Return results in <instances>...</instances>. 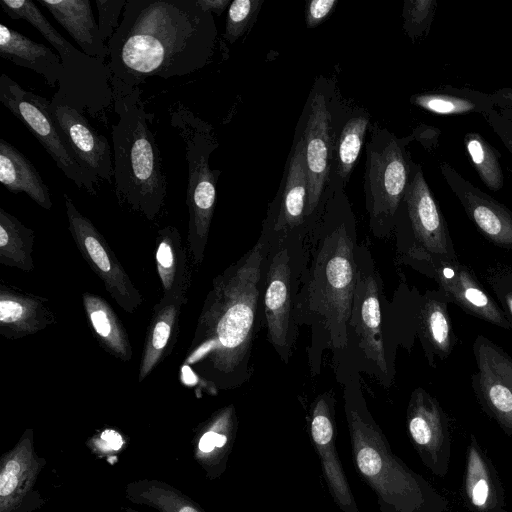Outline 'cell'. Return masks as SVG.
Masks as SVG:
<instances>
[{
  "label": "cell",
  "instance_id": "40",
  "mask_svg": "<svg viewBox=\"0 0 512 512\" xmlns=\"http://www.w3.org/2000/svg\"><path fill=\"white\" fill-rule=\"evenodd\" d=\"M336 0H314L309 3L306 21L308 27H314L320 24L332 11Z\"/></svg>",
  "mask_w": 512,
  "mask_h": 512
},
{
  "label": "cell",
  "instance_id": "42",
  "mask_svg": "<svg viewBox=\"0 0 512 512\" xmlns=\"http://www.w3.org/2000/svg\"><path fill=\"white\" fill-rule=\"evenodd\" d=\"M17 483L18 479L16 475L3 470L0 476V495H10L15 490Z\"/></svg>",
  "mask_w": 512,
  "mask_h": 512
},
{
  "label": "cell",
  "instance_id": "36",
  "mask_svg": "<svg viewBox=\"0 0 512 512\" xmlns=\"http://www.w3.org/2000/svg\"><path fill=\"white\" fill-rule=\"evenodd\" d=\"M260 4L259 1L250 0H235L230 4L225 27V38L229 42H234L246 31Z\"/></svg>",
  "mask_w": 512,
  "mask_h": 512
},
{
  "label": "cell",
  "instance_id": "13",
  "mask_svg": "<svg viewBox=\"0 0 512 512\" xmlns=\"http://www.w3.org/2000/svg\"><path fill=\"white\" fill-rule=\"evenodd\" d=\"M406 425L422 463L434 475L445 477L451 458L449 420L439 402L421 387L410 397Z\"/></svg>",
  "mask_w": 512,
  "mask_h": 512
},
{
  "label": "cell",
  "instance_id": "24",
  "mask_svg": "<svg viewBox=\"0 0 512 512\" xmlns=\"http://www.w3.org/2000/svg\"><path fill=\"white\" fill-rule=\"evenodd\" d=\"M86 55L105 60L109 48L102 41L90 0H38Z\"/></svg>",
  "mask_w": 512,
  "mask_h": 512
},
{
  "label": "cell",
  "instance_id": "4",
  "mask_svg": "<svg viewBox=\"0 0 512 512\" xmlns=\"http://www.w3.org/2000/svg\"><path fill=\"white\" fill-rule=\"evenodd\" d=\"M344 408L355 467L380 512H446L448 500L393 453L366 407L346 398Z\"/></svg>",
  "mask_w": 512,
  "mask_h": 512
},
{
  "label": "cell",
  "instance_id": "28",
  "mask_svg": "<svg viewBox=\"0 0 512 512\" xmlns=\"http://www.w3.org/2000/svg\"><path fill=\"white\" fill-rule=\"evenodd\" d=\"M0 182L12 193H26L46 210L52 207L50 190L33 163L5 139H0Z\"/></svg>",
  "mask_w": 512,
  "mask_h": 512
},
{
  "label": "cell",
  "instance_id": "9",
  "mask_svg": "<svg viewBox=\"0 0 512 512\" xmlns=\"http://www.w3.org/2000/svg\"><path fill=\"white\" fill-rule=\"evenodd\" d=\"M64 203L69 232L83 259L101 279L105 290L117 305L128 313H134L143 302L141 293L104 236L76 208L67 194H64Z\"/></svg>",
  "mask_w": 512,
  "mask_h": 512
},
{
  "label": "cell",
  "instance_id": "20",
  "mask_svg": "<svg viewBox=\"0 0 512 512\" xmlns=\"http://www.w3.org/2000/svg\"><path fill=\"white\" fill-rule=\"evenodd\" d=\"M330 116L324 97L315 94L304 132L308 194L305 216L317 208L328 172Z\"/></svg>",
  "mask_w": 512,
  "mask_h": 512
},
{
  "label": "cell",
  "instance_id": "19",
  "mask_svg": "<svg viewBox=\"0 0 512 512\" xmlns=\"http://www.w3.org/2000/svg\"><path fill=\"white\" fill-rule=\"evenodd\" d=\"M349 326L353 327L364 356L386 376L388 365L382 333L379 286L375 277L357 271V282Z\"/></svg>",
  "mask_w": 512,
  "mask_h": 512
},
{
  "label": "cell",
  "instance_id": "22",
  "mask_svg": "<svg viewBox=\"0 0 512 512\" xmlns=\"http://www.w3.org/2000/svg\"><path fill=\"white\" fill-rule=\"evenodd\" d=\"M463 495L471 512H506L497 471L474 434L470 435L466 450Z\"/></svg>",
  "mask_w": 512,
  "mask_h": 512
},
{
  "label": "cell",
  "instance_id": "25",
  "mask_svg": "<svg viewBox=\"0 0 512 512\" xmlns=\"http://www.w3.org/2000/svg\"><path fill=\"white\" fill-rule=\"evenodd\" d=\"M155 261L163 290L160 300H187L191 272L181 235L176 227L169 225L158 230Z\"/></svg>",
  "mask_w": 512,
  "mask_h": 512
},
{
  "label": "cell",
  "instance_id": "26",
  "mask_svg": "<svg viewBox=\"0 0 512 512\" xmlns=\"http://www.w3.org/2000/svg\"><path fill=\"white\" fill-rule=\"evenodd\" d=\"M0 56L17 66L42 75L54 88L64 75L59 55L43 43L35 42L20 32L0 23Z\"/></svg>",
  "mask_w": 512,
  "mask_h": 512
},
{
  "label": "cell",
  "instance_id": "14",
  "mask_svg": "<svg viewBox=\"0 0 512 512\" xmlns=\"http://www.w3.org/2000/svg\"><path fill=\"white\" fill-rule=\"evenodd\" d=\"M403 201L413 236L408 249L440 258L458 259L448 225L419 165H411Z\"/></svg>",
  "mask_w": 512,
  "mask_h": 512
},
{
  "label": "cell",
  "instance_id": "29",
  "mask_svg": "<svg viewBox=\"0 0 512 512\" xmlns=\"http://www.w3.org/2000/svg\"><path fill=\"white\" fill-rule=\"evenodd\" d=\"M411 102L425 111L444 116L476 113L484 118L495 109L490 93L450 85L416 94Z\"/></svg>",
  "mask_w": 512,
  "mask_h": 512
},
{
  "label": "cell",
  "instance_id": "31",
  "mask_svg": "<svg viewBox=\"0 0 512 512\" xmlns=\"http://www.w3.org/2000/svg\"><path fill=\"white\" fill-rule=\"evenodd\" d=\"M308 194V174L306 166L305 140L300 138L294 149L286 186L275 229L289 230L302 224Z\"/></svg>",
  "mask_w": 512,
  "mask_h": 512
},
{
  "label": "cell",
  "instance_id": "30",
  "mask_svg": "<svg viewBox=\"0 0 512 512\" xmlns=\"http://www.w3.org/2000/svg\"><path fill=\"white\" fill-rule=\"evenodd\" d=\"M84 311L100 346L111 356L128 362L132 346L128 333L109 303L94 293L82 294Z\"/></svg>",
  "mask_w": 512,
  "mask_h": 512
},
{
  "label": "cell",
  "instance_id": "33",
  "mask_svg": "<svg viewBox=\"0 0 512 512\" xmlns=\"http://www.w3.org/2000/svg\"><path fill=\"white\" fill-rule=\"evenodd\" d=\"M464 145L471 165L484 185L493 192L504 186V173L500 164V152L481 134L466 133Z\"/></svg>",
  "mask_w": 512,
  "mask_h": 512
},
{
  "label": "cell",
  "instance_id": "44",
  "mask_svg": "<svg viewBox=\"0 0 512 512\" xmlns=\"http://www.w3.org/2000/svg\"><path fill=\"white\" fill-rule=\"evenodd\" d=\"M101 438L113 450L120 449L123 444L121 435L114 430H105Z\"/></svg>",
  "mask_w": 512,
  "mask_h": 512
},
{
  "label": "cell",
  "instance_id": "12",
  "mask_svg": "<svg viewBox=\"0 0 512 512\" xmlns=\"http://www.w3.org/2000/svg\"><path fill=\"white\" fill-rule=\"evenodd\" d=\"M49 111L66 148L82 169L97 182L102 179L112 184L114 170L107 138L58 91L50 101Z\"/></svg>",
  "mask_w": 512,
  "mask_h": 512
},
{
  "label": "cell",
  "instance_id": "39",
  "mask_svg": "<svg viewBox=\"0 0 512 512\" xmlns=\"http://www.w3.org/2000/svg\"><path fill=\"white\" fill-rule=\"evenodd\" d=\"M484 119L512 155V120L504 117L496 109H493Z\"/></svg>",
  "mask_w": 512,
  "mask_h": 512
},
{
  "label": "cell",
  "instance_id": "46",
  "mask_svg": "<svg viewBox=\"0 0 512 512\" xmlns=\"http://www.w3.org/2000/svg\"><path fill=\"white\" fill-rule=\"evenodd\" d=\"M4 470L14 475H17V473L20 471V465L17 461L11 460L6 464Z\"/></svg>",
  "mask_w": 512,
  "mask_h": 512
},
{
  "label": "cell",
  "instance_id": "45",
  "mask_svg": "<svg viewBox=\"0 0 512 512\" xmlns=\"http://www.w3.org/2000/svg\"><path fill=\"white\" fill-rule=\"evenodd\" d=\"M216 433H217L216 431L211 430V431L204 433V435L201 437L200 442H199V449L202 452L208 453L216 447V444H215Z\"/></svg>",
  "mask_w": 512,
  "mask_h": 512
},
{
  "label": "cell",
  "instance_id": "3",
  "mask_svg": "<svg viewBox=\"0 0 512 512\" xmlns=\"http://www.w3.org/2000/svg\"><path fill=\"white\" fill-rule=\"evenodd\" d=\"M110 83L118 116L111 133L114 191L119 203L153 221L164 206L167 183L141 91L114 77Z\"/></svg>",
  "mask_w": 512,
  "mask_h": 512
},
{
  "label": "cell",
  "instance_id": "21",
  "mask_svg": "<svg viewBox=\"0 0 512 512\" xmlns=\"http://www.w3.org/2000/svg\"><path fill=\"white\" fill-rule=\"evenodd\" d=\"M48 299L0 284V334L20 339L36 334L56 322Z\"/></svg>",
  "mask_w": 512,
  "mask_h": 512
},
{
  "label": "cell",
  "instance_id": "41",
  "mask_svg": "<svg viewBox=\"0 0 512 512\" xmlns=\"http://www.w3.org/2000/svg\"><path fill=\"white\" fill-rule=\"evenodd\" d=\"M496 110L512 120V87H504L490 93Z\"/></svg>",
  "mask_w": 512,
  "mask_h": 512
},
{
  "label": "cell",
  "instance_id": "10",
  "mask_svg": "<svg viewBox=\"0 0 512 512\" xmlns=\"http://www.w3.org/2000/svg\"><path fill=\"white\" fill-rule=\"evenodd\" d=\"M407 260L433 278L449 300L466 313L503 329L510 323L497 302L482 288L472 271L458 259L436 257L419 250L406 251Z\"/></svg>",
  "mask_w": 512,
  "mask_h": 512
},
{
  "label": "cell",
  "instance_id": "38",
  "mask_svg": "<svg viewBox=\"0 0 512 512\" xmlns=\"http://www.w3.org/2000/svg\"><path fill=\"white\" fill-rule=\"evenodd\" d=\"M98 10V26L102 41H109L118 29L120 14L127 0H96Z\"/></svg>",
  "mask_w": 512,
  "mask_h": 512
},
{
  "label": "cell",
  "instance_id": "16",
  "mask_svg": "<svg viewBox=\"0 0 512 512\" xmlns=\"http://www.w3.org/2000/svg\"><path fill=\"white\" fill-rule=\"evenodd\" d=\"M440 172L482 235L497 246L512 249V211L474 186L449 163L442 162Z\"/></svg>",
  "mask_w": 512,
  "mask_h": 512
},
{
  "label": "cell",
  "instance_id": "32",
  "mask_svg": "<svg viewBox=\"0 0 512 512\" xmlns=\"http://www.w3.org/2000/svg\"><path fill=\"white\" fill-rule=\"evenodd\" d=\"M35 234L18 218L0 208V263L25 272L34 270Z\"/></svg>",
  "mask_w": 512,
  "mask_h": 512
},
{
  "label": "cell",
  "instance_id": "27",
  "mask_svg": "<svg viewBox=\"0 0 512 512\" xmlns=\"http://www.w3.org/2000/svg\"><path fill=\"white\" fill-rule=\"evenodd\" d=\"M186 302L184 299L159 300L154 305L139 365V382L145 380L164 357L170 354L179 331L181 308Z\"/></svg>",
  "mask_w": 512,
  "mask_h": 512
},
{
  "label": "cell",
  "instance_id": "47",
  "mask_svg": "<svg viewBox=\"0 0 512 512\" xmlns=\"http://www.w3.org/2000/svg\"><path fill=\"white\" fill-rule=\"evenodd\" d=\"M179 512H198V511L190 506H186V507H183Z\"/></svg>",
  "mask_w": 512,
  "mask_h": 512
},
{
  "label": "cell",
  "instance_id": "8",
  "mask_svg": "<svg viewBox=\"0 0 512 512\" xmlns=\"http://www.w3.org/2000/svg\"><path fill=\"white\" fill-rule=\"evenodd\" d=\"M0 101L40 142L57 167L79 189L96 195L94 180L71 155L61 139L46 98L25 90L5 73L0 76Z\"/></svg>",
  "mask_w": 512,
  "mask_h": 512
},
{
  "label": "cell",
  "instance_id": "18",
  "mask_svg": "<svg viewBox=\"0 0 512 512\" xmlns=\"http://www.w3.org/2000/svg\"><path fill=\"white\" fill-rule=\"evenodd\" d=\"M290 255L286 248L274 254L268 268L264 313L268 340L285 361L293 342Z\"/></svg>",
  "mask_w": 512,
  "mask_h": 512
},
{
  "label": "cell",
  "instance_id": "11",
  "mask_svg": "<svg viewBox=\"0 0 512 512\" xmlns=\"http://www.w3.org/2000/svg\"><path fill=\"white\" fill-rule=\"evenodd\" d=\"M477 371L472 387L482 410L512 436V358L483 335L473 343Z\"/></svg>",
  "mask_w": 512,
  "mask_h": 512
},
{
  "label": "cell",
  "instance_id": "2",
  "mask_svg": "<svg viewBox=\"0 0 512 512\" xmlns=\"http://www.w3.org/2000/svg\"><path fill=\"white\" fill-rule=\"evenodd\" d=\"M264 260L259 240L213 279L183 363L202 382L230 388L246 380Z\"/></svg>",
  "mask_w": 512,
  "mask_h": 512
},
{
  "label": "cell",
  "instance_id": "1",
  "mask_svg": "<svg viewBox=\"0 0 512 512\" xmlns=\"http://www.w3.org/2000/svg\"><path fill=\"white\" fill-rule=\"evenodd\" d=\"M215 39L212 14L197 0H127L107 44L108 66L129 87L185 76L208 63Z\"/></svg>",
  "mask_w": 512,
  "mask_h": 512
},
{
  "label": "cell",
  "instance_id": "35",
  "mask_svg": "<svg viewBox=\"0 0 512 512\" xmlns=\"http://www.w3.org/2000/svg\"><path fill=\"white\" fill-rule=\"evenodd\" d=\"M435 0H410L404 5L405 29L413 39L427 34L436 12Z\"/></svg>",
  "mask_w": 512,
  "mask_h": 512
},
{
  "label": "cell",
  "instance_id": "15",
  "mask_svg": "<svg viewBox=\"0 0 512 512\" xmlns=\"http://www.w3.org/2000/svg\"><path fill=\"white\" fill-rule=\"evenodd\" d=\"M369 162L371 220L388 227L404 199L411 166L396 140H391L381 151L372 152Z\"/></svg>",
  "mask_w": 512,
  "mask_h": 512
},
{
  "label": "cell",
  "instance_id": "43",
  "mask_svg": "<svg viewBox=\"0 0 512 512\" xmlns=\"http://www.w3.org/2000/svg\"><path fill=\"white\" fill-rule=\"evenodd\" d=\"M197 3L207 12L221 15L229 4V0H197Z\"/></svg>",
  "mask_w": 512,
  "mask_h": 512
},
{
  "label": "cell",
  "instance_id": "17",
  "mask_svg": "<svg viewBox=\"0 0 512 512\" xmlns=\"http://www.w3.org/2000/svg\"><path fill=\"white\" fill-rule=\"evenodd\" d=\"M310 434L329 492L343 512H359L335 445L334 399L320 395L313 403Z\"/></svg>",
  "mask_w": 512,
  "mask_h": 512
},
{
  "label": "cell",
  "instance_id": "5",
  "mask_svg": "<svg viewBox=\"0 0 512 512\" xmlns=\"http://www.w3.org/2000/svg\"><path fill=\"white\" fill-rule=\"evenodd\" d=\"M354 244L341 225L327 235L313 261L308 308L321 320L334 348H345L357 282Z\"/></svg>",
  "mask_w": 512,
  "mask_h": 512
},
{
  "label": "cell",
  "instance_id": "34",
  "mask_svg": "<svg viewBox=\"0 0 512 512\" xmlns=\"http://www.w3.org/2000/svg\"><path fill=\"white\" fill-rule=\"evenodd\" d=\"M367 124V118L354 117L342 130L337 151L338 172L342 177L349 175L358 158Z\"/></svg>",
  "mask_w": 512,
  "mask_h": 512
},
{
  "label": "cell",
  "instance_id": "37",
  "mask_svg": "<svg viewBox=\"0 0 512 512\" xmlns=\"http://www.w3.org/2000/svg\"><path fill=\"white\" fill-rule=\"evenodd\" d=\"M486 279L512 330V267L493 269Z\"/></svg>",
  "mask_w": 512,
  "mask_h": 512
},
{
  "label": "cell",
  "instance_id": "23",
  "mask_svg": "<svg viewBox=\"0 0 512 512\" xmlns=\"http://www.w3.org/2000/svg\"><path fill=\"white\" fill-rule=\"evenodd\" d=\"M451 301L442 290L427 291L418 303L416 326L430 365L434 357H448L455 344L448 304Z\"/></svg>",
  "mask_w": 512,
  "mask_h": 512
},
{
  "label": "cell",
  "instance_id": "6",
  "mask_svg": "<svg viewBox=\"0 0 512 512\" xmlns=\"http://www.w3.org/2000/svg\"><path fill=\"white\" fill-rule=\"evenodd\" d=\"M2 11L14 20H25L57 51L64 69L58 92L76 110L92 117L104 113L113 102L108 63L86 55L66 40L30 0H0Z\"/></svg>",
  "mask_w": 512,
  "mask_h": 512
},
{
  "label": "cell",
  "instance_id": "7",
  "mask_svg": "<svg viewBox=\"0 0 512 512\" xmlns=\"http://www.w3.org/2000/svg\"><path fill=\"white\" fill-rule=\"evenodd\" d=\"M170 124L182 139L188 166L186 204L189 212L188 245L194 263L203 262L216 202L218 172L211 170L209 156L216 148L208 123L181 102L170 107Z\"/></svg>",
  "mask_w": 512,
  "mask_h": 512
}]
</instances>
